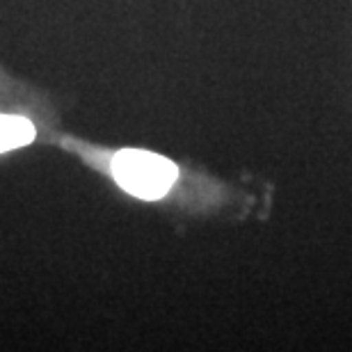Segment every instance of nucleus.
Returning <instances> with one entry per match:
<instances>
[{"instance_id":"obj_1","label":"nucleus","mask_w":352,"mask_h":352,"mask_svg":"<svg viewBox=\"0 0 352 352\" xmlns=\"http://www.w3.org/2000/svg\"><path fill=\"white\" fill-rule=\"evenodd\" d=\"M176 165L158 153L124 149L112 158V176L126 192L140 199H158L176 181Z\"/></svg>"},{"instance_id":"obj_2","label":"nucleus","mask_w":352,"mask_h":352,"mask_svg":"<svg viewBox=\"0 0 352 352\" xmlns=\"http://www.w3.org/2000/svg\"><path fill=\"white\" fill-rule=\"evenodd\" d=\"M34 126L23 117L0 115V151H10L32 142Z\"/></svg>"}]
</instances>
